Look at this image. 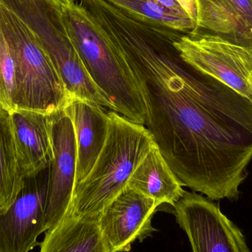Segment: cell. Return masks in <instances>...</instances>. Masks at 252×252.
<instances>
[{
  "label": "cell",
  "mask_w": 252,
  "mask_h": 252,
  "mask_svg": "<svg viewBox=\"0 0 252 252\" xmlns=\"http://www.w3.org/2000/svg\"><path fill=\"white\" fill-rule=\"evenodd\" d=\"M87 10L133 72L145 127L184 186L206 196L235 183L252 160V101L187 63L177 31L133 19L106 0Z\"/></svg>",
  "instance_id": "cell-1"
},
{
  "label": "cell",
  "mask_w": 252,
  "mask_h": 252,
  "mask_svg": "<svg viewBox=\"0 0 252 252\" xmlns=\"http://www.w3.org/2000/svg\"><path fill=\"white\" fill-rule=\"evenodd\" d=\"M154 145L145 126L109 112L104 146L89 174L75 185L67 216L98 220L105 209L127 188L135 169Z\"/></svg>",
  "instance_id": "cell-2"
},
{
  "label": "cell",
  "mask_w": 252,
  "mask_h": 252,
  "mask_svg": "<svg viewBox=\"0 0 252 252\" xmlns=\"http://www.w3.org/2000/svg\"><path fill=\"white\" fill-rule=\"evenodd\" d=\"M62 13L66 32L83 63L112 103L114 112L135 124L146 125L145 99L125 59L81 4L62 1Z\"/></svg>",
  "instance_id": "cell-3"
},
{
  "label": "cell",
  "mask_w": 252,
  "mask_h": 252,
  "mask_svg": "<svg viewBox=\"0 0 252 252\" xmlns=\"http://www.w3.org/2000/svg\"><path fill=\"white\" fill-rule=\"evenodd\" d=\"M0 27L14 59L16 109L52 115L66 109L70 99L47 53L29 28L1 2Z\"/></svg>",
  "instance_id": "cell-4"
},
{
  "label": "cell",
  "mask_w": 252,
  "mask_h": 252,
  "mask_svg": "<svg viewBox=\"0 0 252 252\" xmlns=\"http://www.w3.org/2000/svg\"><path fill=\"white\" fill-rule=\"evenodd\" d=\"M29 28L60 76L70 102L81 100L114 111L94 84L72 44L62 19V0H0Z\"/></svg>",
  "instance_id": "cell-5"
},
{
  "label": "cell",
  "mask_w": 252,
  "mask_h": 252,
  "mask_svg": "<svg viewBox=\"0 0 252 252\" xmlns=\"http://www.w3.org/2000/svg\"><path fill=\"white\" fill-rule=\"evenodd\" d=\"M174 45L187 63L252 101V48L189 35H182Z\"/></svg>",
  "instance_id": "cell-6"
},
{
  "label": "cell",
  "mask_w": 252,
  "mask_h": 252,
  "mask_svg": "<svg viewBox=\"0 0 252 252\" xmlns=\"http://www.w3.org/2000/svg\"><path fill=\"white\" fill-rule=\"evenodd\" d=\"M173 207L192 252H251L239 227L209 198L185 191Z\"/></svg>",
  "instance_id": "cell-7"
},
{
  "label": "cell",
  "mask_w": 252,
  "mask_h": 252,
  "mask_svg": "<svg viewBox=\"0 0 252 252\" xmlns=\"http://www.w3.org/2000/svg\"><path fill=\"white\" fill-rule=\"evenodd\" d=\"M49 166L25 176L9 210L0 214V252H30L44 233Z\"/></svg>",
  "instance_id": "cell-8"
},
{
  "label": "cell",
  "mask_w": 252,
  "mask_h": 252,
  "mask_svg": "<svg viewBox=\"0 0 252 252\" xmlns=\"http://www.w3.org/2000/svg\"><path fill=\"white\" fill-rule=\"evenodd\" d=\"M50 119L53 158L49 165L44 232L67 216L76 182L77 145L72 120L66 109L50 115Z\"/></svg>",
  "instance_id": "cell-9"
},
{
  "label": "cell",
  "mask_w": 252,
  "mask_h": 252,
  "mask_svg": "<svg viewBox=\"0 0 252 252\" xmlns=\"http://www.w3.org/2000/svg\"><path fill=\"white\" fill-rule=\"evenodd\" d=\"M159 204L127 187L105 209L98 225L108 252H128L154 231L152 219Z\"/></svg>",
  "instance_id": "cell-10"
},
{
  "label": "cell",
  "mask_w": 252,
  "mask_h": 252,
  "mask_svg": "<svg viewBox=\"0 0 252 252\" xmlns=\"http://www.w3.org/2000/svg\"><path fill=\"white\" fill-rule=\"evenodd\" d=\"M195 28L189 35L212 36L252 48V0H195Z\"/></svg>",
  "instance_id": "cell-11"
},
{
  "label": "cell",
  "mask_w": 252,
  "mask_h": 252,
  "mask_svg": "<svg viewBox=\"0 0 252 252\" xmlns=\"http://www.w3.org/2000/svg\"><path fill=\"white\" fill-rule=\"evenodd\" d=\"M10 116L24 177L48 167L53 158L50 115L16 109Z\"/></svg>",
  "instance_id": "cell-12"
},
{
  "label": "cell",
  "mask_w": 252,
  "mask_h": 252,
  "mask_svg": "<svg viewBox=\"0 0 252 252\" xmlns=\"http://www.w3.org/2000/svg\"><path fill=\"white\" fill-rule=\"evenodd\" d=\"M65 109L72 120L76 139V185L89 174L104 146L109 112L100 105L81 100H72Z\"/></svg>",
  "instance_id": "cell-13"
},
{
  "label": "cell",
  "mask_w": 252,
  "mask_h": 252,
  "mask_svg": "<svg viewBox=\"0 0 252 252\" xmlns=\"http://www.w3.org/2000/svg\"><path fill=\"white\" fill-rule=\"evenodd\" d=\"M127 187L152 198L159 205L168 204L173 207L185 192L183 184L156 143L135 169Z\"/></svg>",
  "instance_id": "cell-14"
},
{
  "label": "cell",
  "mask_w": 252,
  "mask_h": 252,
  "mask_svg": "<svg viewBox=\"0 0 252 252\" xmlns=\"http://www.w3.org/2000/svg\"><path fill=\"white\" fill-rule=\"evenodd\" d=\"M39 252H108L98 220L66 216L45 232Z\"/></svg>",
  "instance_id": "cell-15"
},
{
  "label": "cell",
  "mask_w": 252,
  "mask_h": 252,
  "mask_svg": "<svg viewBox=\"0 0 252 252\" xmlns=\"http://www.w3.org/2000/svg\"><path fill=\"white\" fill-rule=\"evenodd\" d=\"M24 178L10 113L0 109V214L14 202Z\"/></svg>",
  "instance_id": "cell-16"
},
{
  "label": "cell",
  "mask_w": 252,
  "mask_h": 252,
  "mask_svg": "<svg viewBox=\"0 0 252 252\" xmlns=\"http://www.w3.org/2000/svg\"><path fill=\"white\" fill-rule=\"evenodd\" d=\"M119 10L141 22L168 28L185 35L193 32L194 19L170 11L154 0H106Z\"/></svg>",
  "instance_id": "cell-17"
},
{
  "label": "cell",
  "mask_w": 252,
  "mask_h": 252,
  "mask_svg": "<svg viewBox=\"0 0 252 252\" xmlns=\"http://www.w3.org/2000/svg\"><path fill=\"white\" fill-rule=\"evenodd\" d=\"M0 109L16 110L15 63L10 46L0 27Z\"/></svg>",
  "instance_id": "cell-18"
},
{
  "label": "cell",
  "mask_w": 252,
  "mask_h": 252,
  "mask_svg": "<svg viewBox=\"0 0 252 252\" xmlns=\"http://www.w3.org/2000/svg\"><path fill=\"white\" fill-rule=\"evenodd\" d=\"M164 8L191 18L196 22L197 7L195 0H154Z\"/></svg>",
  "instance_id": "cell-19"
},
{
  "label": "cell",
  "mask_w": 252,
  "mask_h": 252,
  "mask_svg": "<svg viewBox=\"0 0 252 252\" xmlns=\"http://www.w3.org/2000/svg\"><path fill=\"white\" fill-rule=\"evenodd\" d=\"M62 1L67 3H75L76 2L77 0H62Z\"/></svg>",
  "instance_id": "cell-20"
}]
</instances>
